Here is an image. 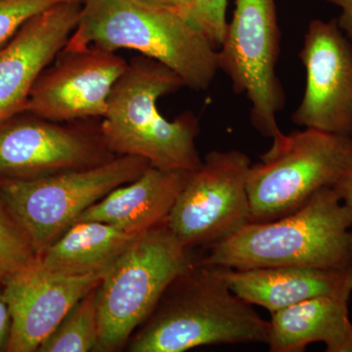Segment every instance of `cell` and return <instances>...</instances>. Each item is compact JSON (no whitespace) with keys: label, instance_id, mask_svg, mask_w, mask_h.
Returning <instances> with one entry per match:
<instances>
[{"label":"cell","instance_id":"3957f363","mask_svg":"<svg viewBox=\"0 0 352 352\" xmlns=\"http://www.w3.org/2000/svg\"><path fill=\"white\" fill-rule=\"evenodd\" d=\"M183 87L166 65L144 55L134 58L113 87L102 118L99 133L109 152L142 157L162 170H198L203 160L196 145V116L184 113L168 120L157 109L159 99Z\"/></svg>","mask_w":352,"mask_h":352},{"label":"cell","instance_id":"5b68a950","mask_svg":"<svg viewBox=\"0 0 352 352\" xmlns=\"http://www.w3.org/2000/svg\"><path fill=\"white\" fill-rule=\"evenodd\" d=\"M200 258L178 240L166 220L132 241L97 287V351H115L124 346L168 286Z\"/></svg>","mask_w":352,"mask_h":352},{"label":"cell","instance_id":"d4e9b609","mask_svg":"<svg viewBox=\"0 0 352 352\" xmlns=\"http://www.w3.org/2000/svg\"><path fill=\"white\" fill-rule=\"evenodd\" d=\"M329 3L339 7L340 14L336 19L340 30L347 38L352 39V0H326Z\"/></svg>","mask_w":352,"mask_h":352},{"label":"cell","instance_id":"52a82bcc","mask_svg":"<svg viewBox=\"0 0 352 352\" xmlns=\"http://www.w3.org/2000/svg\"><path fill=\"white\" fill-rule=\"evenodd\" d=\"M351 140L305 129L285 134L271 145L261 163L248 173L251 222L280 219L302 207L319 190L333 187Z\"/></svg>","mask_w":352,"mask_h":352},{"label":"cell","instance_id":"6da1fadb","mask_svg":"<svg viewBox=\"0 0 352 352\" xmlns=\"http://www.w3.org/2000/svg\"><path fill=\"white\" fill-rule=\"evenodd\" d=\"M226 267L197 261L168 286L134 335L132 352H183L214 344H265L270 321L236 295Z\"/></svg>","mask_w":352,"mask_h":352},{"label":"cell","instance_id":"30bf717a","mask_svg":"<svg viewBox=\"0 0 352 352\" xmlns=\"http://www.w3.org/2000/svg\"><path fill=\"white\" fill-rule=\"evenodd\" d=\"M300 58L307 80L294 124L352 138V43L336 19L309 23Z\"/></svg>","mask_w":352,"mask_h":352},{"label":"cell","instance_id":"7402d4cb","mask_svg":"<svg viewBox=\"0 0 352 352\" xmlns=\"http://www.w3.org/2000/svg\"><path fill=\"white\" fill-rule=\"evenodd\" d=\"M66 1L71 0H0V47L34 16Z\"/></svg>","mask_w":352,"mask_h":352},{"label":"cell","instance_id":"9c48e42d","mask_svg":"<svg viewBox=\"0 0 352 352\" xmlns=\"http://www.w3.org/2000/svg\"><path fill=\"white\" fill-rule=\"evenodd\" d=\"M251 160L239 150L212 151L191 171L166 224L190 249L223 242L251 222L248 173Z\"/></svg>","mask_w":352,"mask_h":352},{"label":"cell","instance_id":"4fadbf2b","mask_svg":"<svg viewBox=\"0 0 352 352\" xmlns=\"http://www.w3.org/2000/svg\"><path fill=\"white\" fill-rule=\"evenodd\" d=\"M102 139L51 120L10 119L0 122V175L34 178L90 168L112 159Z\"/></svg>","mask_w":352,"mask_h":352},{"label":"cell","instance_id":"8992f818","mask_svg":"<svg viewBox=\"0 0 352 352\" xmlns=\"http://www.w3.org/2000/svg\"><path fill=\"white\" fill-rule=\"evenodd\" d=\"M151 164L119 156L90 168L34 178H3L0 199L38 256L80 214L113 189L135 180Z\"/></svg>","mask_w":352,"mask_h":352},{"label":"cell","instance_id":"5bb4252c","mask_svg":"<svg viewBox=\"0 0 352 352\" xmlns=\"http://www.w3.org/2000/svg\"><path fill=\"white\" fill-rule=\"evenodd\" d=\"M82 3L71 0L46 9L0 47V122L25 112L39 76L75 31Z\"/></svg>","mask_w":352,"mask_h":352},{"label":"cell","instance_id":"277c9868","mask_svg":"<svg viewBox=\"0 0 352 352\" xmlns=\"http://www.w3.org/2000/svg\"><path fill=\"white\" fill-rule=\"evenodd\" d=\"M199 263L231 270L296 267L352 270V219L333 187L275 220L247 224L207 249Z\"/></svg>","mask_w":352,"mask_h":352},{"label":"cell","instance_id":"ffe728a7","mask_svg":"<svg viewBox=\"0 0 352 352\" xmlns=\"http://www.w3.org/2000/svg\"><path fill=\"white\" fill-rule=\"evenodd\" d=\"M38 258L31 240L0 199V280L22 270Z\"/></svg>","mask_w":352,"mask_h":352},{"label":"cell","instance_id":"d6986e66","mask_svg":"<svg viewBox=\"0 0 352 352\" xmlns=\"http://www.w3.org/2000/svg\"><path fill=\"white\" fill-rule=\"evenodd\" d=\"M97 287L72 308L54 332L41 344L38 351H97L99 342Z\"/></svg>","mask_w":352,"mask_h":352},{"label":"cell","instance_id":"484cf974","mask_svg":"<svg viewBox=\"0 0 352 352\" xmlns=\"http://www.w3.org/2000/svg\"><path fill=\"white\" fill-rule=\"evenodd\" d=\"M144 1L153 2V3L162 4V6L175 7L179 9L186 16L188 0H144Z\"/></svg>","mask_w":352,"mask_h":352},{"label":"cell","instance_id":"8fae6325","mask_svg":"<svg viewBox=\"0 0 352 352\" xmlns=\"http://www.w3.org/2000/svg\"><path fill=\"white\" fill-rule=\"evenodd\" d=\"M32 88L25 112L51 122L103 118L127 62L113 51H61Z\"/></svg>","mask_w":352,"mask_h":352},{"label":"cell","instance_id":"44dd1931","mask_svg":"<svg viewBox=\"0 0 352 352\" xmlns=\"http://www.w3.org/2000/svg\"><path fill=\"white\" fill-rule=\"evenodd\" d=\"M227 0H188L186 17L219 50L226 34Z\"/></svg>","mask_w":352,"mask_h":352},{"label":"cell","instance_id":"7a4b0ae2","mask_svg":"<svg viewBox=\"0 0 352 352\" xmlns=\"http://www.w3.org/2000/svg\"><path fill=\"white\" fill-rule=\"evenodd\" d=\"M87 48L139 51L198 91L208 89L219 71L217 50L182 11L144 0H83L62 51Z\"/></svg>","mask_w":352,"mask_h":352},{"label":"cell","instance_id":"603a6c76","mask_svg":"<svg viewBox=\"0 0 352 352\" xmlns=\"http://www.w3.org/2000/svg\"><path fill=\"white\" fill-rule=\"evenodd\" d=\"M333 188L349 210L352 219V140L347 152L346 162Z\"/></svg>","mask_w":352,"mask_h":352},{"label":"cell","instance_id":"cb8c5ba5","mask_svg":"<svg viewBox=\"0 0 352 352\" xmlns=\"http://www.w3.org/2000/svg\"><path fill=\"white\" fill-rule=\"evenodd\" d=\"M11 332V314L3 288H0V351H6Z\"/></svg>","mask_w":352,"mask_h":352},{"label":"cell","instance_id":"e0dca14e","mask_svg":"<svg viewBox=\"0 0 352 352\" xmlns=\"http://www.w3.org/2000/svg\"><path fill=\"white\" fill-rule=\"evenodd\" d=\"M228 286L242 300L265 308L270 314L315 296L352 292V270L279 266L231 270Z\"/></svg>","mask_w":352,"mask_h":352},{"label":"cell","instance_id":"7c38bea8","mask_svg":"<svg viewBox=\"0 0 352 352\" xmlns=\"http://www.w3.org/2000/svg\"><path fill=\"white\" fill-rule=\"evenodd\" d=\"M102 276L63 274L46 267L38 256L0 280L11 314L6 351H38L72 308L98 286Z\"/></svg>","mask_w":352,"mask_h":352},{"label":"cell","instance_id":"2e32d148","mask_svg":"<svg viewBox=\"0 0 352 352\" xmlns=\"http://www.w3.org/2000/svg\"><path fill=\"white\" fill-rule=\"evenodd\" d=\"M352 292L315 296L271 314L270 352H302L322 342L327 352H352Z\"/></svg>","mask_w":352,"mask_h":352},{"label":"cell","instance_id":"9a60e30c","mask_svg":"<svg viewBox=\"0 0 352 352\" xmlns=\"http://www.w3.org/2000/svg\"><path fill=\"white\" fill-rule=\"evenodd\" d=\"M190 173L150 166L135 180L113 189L88 208L76 222L95 220L145 232L168 219Z\"/></svg>","mask_w":352,"mask_h":352},{"label":"cell","instance_id":"ac0fdd59","mask_svg":"<svg viewBox=\"0 0 352 352\" xmlns=\"http://www.w3.org/2000/svg\"><path fill=\"white\" fill-rule=\"evenodd\" d=\"M140 234L95 220L76 221L38 256L63 274H104Z\"/></svg>","mask_w":352,"mask_h":352},{"label":"cell","instance_id":"ba28073f","mask_svg":"<svg viewBox=\"0 0 352 352\" xmlns=\"http://www.w3.org/2000/svg\"><path fill=\"white\" fill-rule=\"evenodd\" d=\"M280 34L275 0H236L230 23L217 50L219 69L230 78L234 92L251 102V120L264 138L279 142L277 113L285 94L276 75Z\"/></svg>","mask_w":352,"mask_h":352},{"label":"cell","instance_id":"4316f807","mask_svg":"<svg viewBox=\"0 0 352 352\" xmlns=\"http://www.w3.org/2000/svg\"><path fill=\"white\" fill-rule=\"evenodd\" d=\"M2 179H3V178L0 177V186H1Z\"/></svg>","mask_w":352,"mask_h":352}]
</instances>
